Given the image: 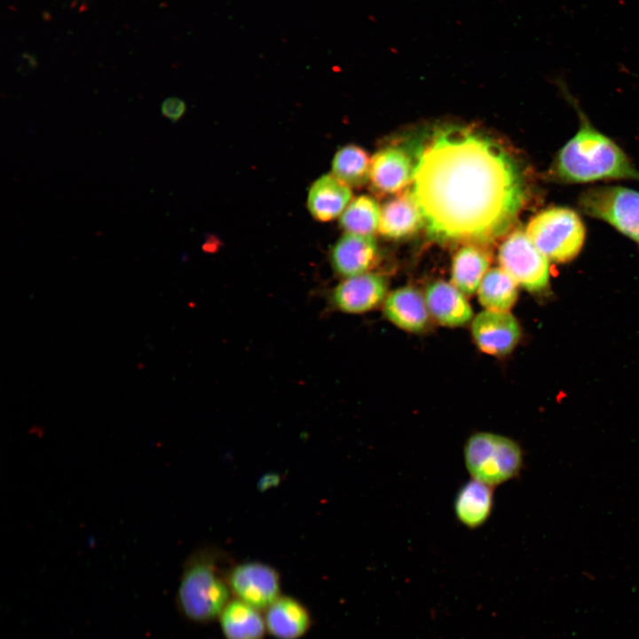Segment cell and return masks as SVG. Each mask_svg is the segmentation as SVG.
Instances as JSON below:
<instances>
[{"instance_id": "d6986e66", "label": "cell", "mask_w": 639, "mask_h": 639, "mask_svg": "<svg viewBox=\"0 0 639 639\" xmlns=\"http://www.w3.org/2000/svg\"><path fill=\"white\" fill-rule=\"evenodd\" d=\"M493 506V486L472 478L456 493L454 513L462 525L477 529L488 520Z\"/></svg>"}, {"instance_id": "3957f363", "label": "cell", "mask_w": 639, "mask_h": 639, "mask_svg": "<svg viewBox=\"0 0 639 639\" xmlns=\"http://www.w3.org/2000/svg\"><path fill=\"white\" fill-rule=\"evenodd\" d=\"M228 570L223 569L217 555L209 550H199L186 560L176 596L183 617L197 624L218 619L233 598Z\"/></svg>"}, {"instance_id": "d4e9b609", "label": "cell", "mask_w": 639, "mask_h": 639, "mask_svg": "<svg viewBox=\"0 0 639 639\" xmlns=\"http://www.w3.org/2000/svg\"><path fill=\"white\" fill-rule=\"evenodd\" d=\"M36 67L37 61L36 56L28 52H23L16 59V69L20 74L23 75H27L32 73L33 71H35Z\"/></svg>"}, {"instance_id": "ba28073f", "label": "cell", "mask_w": 639, "mask_h": 639, "mask_svg": "<svg viewBox=\"0 0 639 639\" xmlns=\"http://www.w3.org/2000/svg\"><path fill=\"white\" fill-rule=\"evenodd\" d=\"M227 579L233 598L263 611L282 595L280 573L262 562L237 564L228 570Z\"/></svg>"}, {"instance_id": "277c9868", "label": "cell", "mask_w": 639, "mask_h": 639, "mask_svg": "<svg viewBox=\"0 0 639 639\" xmlns=\"http://www.w3.org/2000/svg\"><path fill=\"white\" fill-rule=\"evenodd\" d=\"M463 458L471 477L493 487L517 477L524 466V452L516 440L486 431L467 438Z\"/></svg>"}, {"instance_id": "9a60e30c", "label": "cell", "mask_w": 639, "mask_h": 639, "mask_svg": "<svg viewBox=\"0 0 639 639\" xmlns=\"http://www.w3.org/2000/svg\"><path fill=\"white\" fill-rule=\"evenodd\" d=\"M351 200V187L333 174H325L310 187L307 208L314 219L328 222L343 214Z\"/></svg>"}, {"instance_id": "5b68a950", "label": "cell", "mask_w": 639, "mask_h": 639, "mask_svg": "<svg viewBox=\"0 0 639 639\" xmlns=\"http://www.w3.org/2000/svg\"><path fill=\"white\" fill-rule=\"evenodd\" d=\"M525 233L548 260L556 263L575 258L586 238V228L578 212L564 206L540 210L530 219Z\"/></svg>"}, {"instance_id": "44dd1931", "label": "cell", "mask_w": 639, "mask_h": 639, "mask_svg": "<svg viewBox=\"0 0 639 639\" xmlns=\"http://www.w3.org/2000/svg\"><path fill=\"white\" fill-rule=\"evenodd\" d=\"M517 283L501 267L489 270L478 287V299L486 310L509 312L517 298Z\"/></svg>"}, {"instance_id": "603a6c76", "label": "cell", "mask_w": 639, "mask_h": 639, "mask_svg": "<svg viewBox=\"0 0 639 639\" xmlns=\"http://www.w3.org/2000/svg\"><path fill=\"white\" fill-rule=\"evenodd\" d=\"M381 209L375 199L360 195L351 201L340 217L346 233L370 235L379 229Z\"/></svg>"}, {"instance_id": "8fae6325", "label": "cell", "mask_w": 639, "mask_h": 639, "mask_svg": "<svg viewBox=\"0 0 639 639\" xmlns=\"http://www.w3.org/2000/svg\"><path fill=\"white\" fill-rule=\"evenodd\" d=\"M388 288L384 277L373 272L346 278L332 293L334 305L347 313H361L376 307Z\"/></svg>"}, {"instance_id": "cb8c5ba5", "label": "cell", "mask_w": 639, "mask_h": 639, "mask_svg": "<svg viewBox=\"0 0 639 639\" xmlns=\"http://www.w3.org/2000/svg\"><path fill=\"white\" fill-rule=\"evenodd\" d=\"M161 111L164 117L175 122L184 115L185 104L178 98H167L161 105Z\"/></svg>"}, {"instance_id": "9c48e42d", "label": "cell", "mask_w": 639, "mask_h": 639, "mask_svg": "<svg viewBox=\"0 0 639 639\" xmlns=\"http://www.w3.org/2000/svg\"><path fill=\"white\" fill-rule=\"evenodd\" d=\"M415 162L409 153L398 146L379 150L370 160V186L375 194L399 193L413 180Z\"/></svg>"}, {"instance_id": "e0dca14e", "label": "cell", "mask_w": 639, "mask_h": 639, "mask_svg": "<svg viewBox=\"0 0 639 639\" xmlns=\"http://www.w3.org/2000/svg\"><path fill=\"white\" fill-rule=\"evenodd\" d=\"M218 621L225 639H264L268 634L263 611L233 597Z\"/></svg>"}, {"instance_id": "6da1fadb", "label": "cell", "mask_w": 639, "mask_h": 639, "mask_svg": "<svg viewBox=\"0 0 639 639\" xmlns=\"http://www.w3.org/2000/svg\"><path fill=\"white\" fill-rule=\"evenodd\" d=\"M412 193L430 237L483 245L506 233L528 190L517 161L472 129L443 128L417 153Z\"/></svg>"}, {"instance_id": "7402d4cb", "label": "cell", "mask_w": 639, "mask_h": 639, "mask_svg": "<svg viewBox=\"0 0 639 639\" xmlns=\"http://www.w3.org/2000/svg\"><path fill=\"white\" fill-rule=\"evenodd\" d=\"M369 166V156L362 147L347 145L335 153L332 174L349 187H359L368 180Z\"/></svg>"}, {"instance_id": "8992f818", "label": "cell", "mask_w": 639, "mask_h": 639, "mask_svg": "<svg viewBox=\"0 0 639 639\" xmlns=\"http://www.w3.org/2000/svg\"><path fill=\"white\" fill-rule=\"evenodd\" d=\"M581 212L604 221L639 244V192L621 185H594L577 199Z\"/></svg>"}, {"instance_id": "ac0fdd59", "label": "cell", "mask_w": 639, "mask_h": 639, "mask_svg": "<svg viewBox=\"0 0 639 639\" xmlns=\"http://www.w3.org/2000/svg\"><path fill=\"white\" fill-rule=\"evenodd\" d=\"M383 311L388 320L410 332L422 331L429 319L426 302L422 294L411 287L390 293L384 302Z\"/></svg>"}, {"instance_id": "52a82bcc", "label": "cell", "mask_w": 639, "mask_h": 639, "mask_svg": "<svg viewBox=\"0 0 639 639\" xmlns=\"http://www.w3.org/2000/svg\"><path fill=\"white\" fill-rule=\"evenodd\" d=\"M501 267L530 292H540L549 282L548 259L536 248L526 233L517 229L499 248Z\"/></svg>"}, {"instance_id": "5bb4252c", "label": "cell", "mask_w": 639, "mask_h": 639, "mask_svg": "<svg viewBox=\"0 0 639 639\" xmlns=\"http://www.w3.org/2000/svg\"><path fill=\"white\" fill-rule=\"evenodd\" d=\"M423 225L421 209L409 190L399 193L383 205L379 231L385 237L404 238L415 233Z\"/></svg>"}, {"instance_id": "4fadbf2b", "label": "cell", "mask_w": 639, "mask_h": 639, "mask_svg": "<svg viewBox=\"0 0 639 639\" xmlns=\"http://www.w3.org/2000/svg\"><path fill=\"white\" fill-rule=\"evenodd\" d=\"M377 257V246L370 235L346 233L334 245L330 262L335 272L349 278L365 273Z\"/></svg>"}, {"instance_id": "7a4b0ae2", "label": "cell", "mask_w": 639, "mask_h": 639, "mask_svg": "<svg viewBox=\"0 0 639 639\" xmlns=\"http://www.w3.org/2000/svg\"><path fill=\"white\" fill-rule=\"evenodd\" d=\"M566 96L578 114L580 126L556 154L548 178L561 185L613 179L639 182V170L628 155L591 123L568 92Z\"/></svg>"}, {"instance_id": "30bf717a", "label": "cell", "mask_w": 639, "mask_h": 639, "mask_svg": "<svg viewBox=\"0 0 639 639\" xmlns=\"http://www.w3.org/2000/svg\"><path fill=\"white\" fill-rule=\"evenodd\" d=\"M472 335L478 348L490 355L503 356L517 345L521 329L509 312L485 310L472 323Z\"/></svg>"}, {"instance_id": "7c38bea8", "label": "cell", "mask_w": 639, "mask_h": 639, "mask_svg": "<svg viewBox=\"0 0 639 639\" xmlns=\"http://www.w3.org/2000/svg\"><path fill=\"white\" fill-rule=\"evenodd\" d=\"M267 633L275 639H300L311 629L312 616L297 598L281 595L264 611Z\"/></svg>"}, {"instance_id": "2e32d148", "label": "cell", "mask_w": 639, "mask_h": 639, "mask_svg": "<svg viewBox=\"0 0 639 639\" xmlns=\"http://www.w3.org/2000/svg\"><path fill=\"white\" fill-rule=\"evenodd\" d=\"M425 302L429 312L444 326H461L472 318V310L462 293L447 282L431 283Z\"/></svg>"}, {"instance_id": "ffe728a7", "label": "cell", "mask_w": 639, "mask_h": 639, "mask_svg": "<svg viewBox=\"0 0 639 639\" xmlns=\"http://www.w3.org/2000/svg\"><path fill=\"white\" fill-rule=\"evenodd\" d=\"M480 246L468 243L462 246L454 257L452 282L467 296L478 289L490 264L488 254Z\"/></svg>"}]
</instances>
